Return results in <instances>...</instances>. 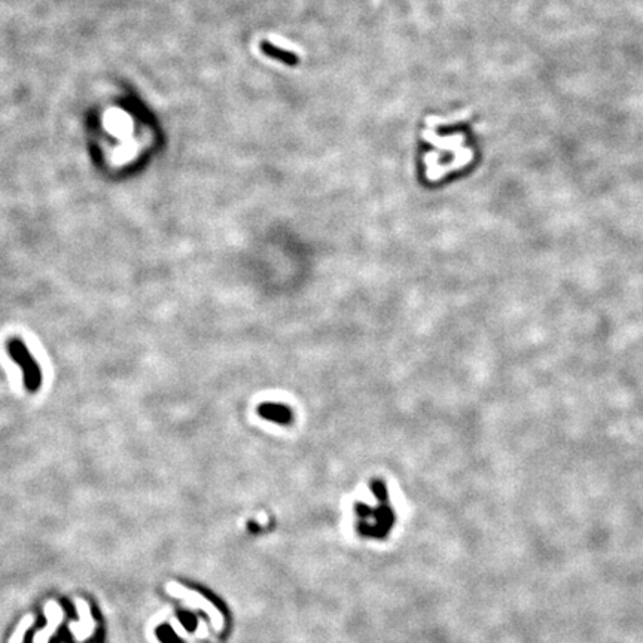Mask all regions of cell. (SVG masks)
<instances>
[{
  "mask_svg": "<svg viewBox=\"0 0 643 643\" xmlns=\"http://www.w3.org/2000/svg\"><path fill=\"white\" fill-rule=\"evenodd\" d=\"M45 612H47V616H50V622H48V625L34 637V643H47L48 642V639L51 637L54 634V631H55V628L58 627V624L61 622V618H63V612H61V609L54 603V602H50L48 605H47V608H45Z\"/></svg>",
  "mask_w": 643,
  "mask_h": 643,
  "instance_id": "6da1fadb",
  "label": "cell"
},
{
  "mask_svg": "<svg viewBox=\"0 0 643 643\" xmlns=\"http://www.w3.org/2000/svg\"><path fill=\"white\" fill-rule=\"evenodd\" d=\"M261 414L265 419H271L274 422L279 423H286L291 420V412L286 406L283 405H272V403H267L261 408Z\"/></svg>",
  "mask_w": 643,
  "mask_h": 643,
  "instance_id": "7a4b0ae2",
  "label": "cell"
},
{
  "mask_svg": "<svg viewBox=\"0 0 643 643\" xmlns=\"http://www.w3.org/2000/svg\"><path fill=\"white\" fill-rule=\"evenodd\" d=\"M31 622H33V616L28 615L26 618H23V621L20 622V625L17 627V631L14 633V636L11 637V640L9 643H21L23 642V637H24V634H26L27 628L31 625Z\"/></svg>",
  "mask_w": 643,
  "mask_h": 643,
  "instance_id": "3957f363",
  "label": "cell"
}]
</instances>
